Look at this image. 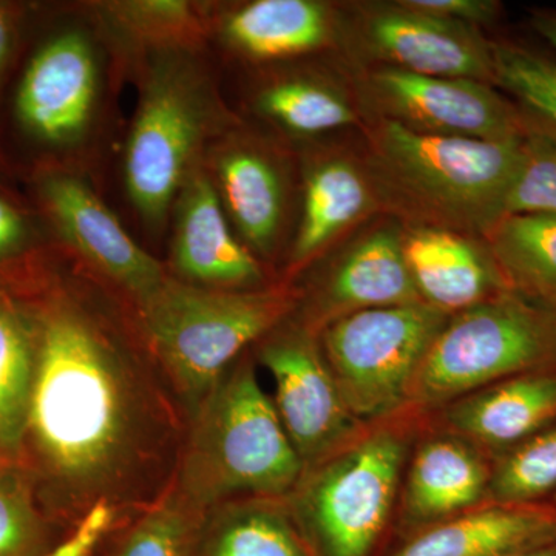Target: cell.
I'll list each match as a JSON object with an SVG mask.
<instances>
[{"label": "cell", "mask_w": 556, "mask_h": 556, "mask_svg": "<svg viewBox=\"0 0 556 556\" xmlns=\"http://www.w3.org/2000/svg\"><path fill=\"white\" fill-rule=\"evenodd\" d=\"M38 327L21 463L58 526L100 501L144 511L169 492L182 419L150 356L91 300L42 285L24 292Z\"/></svg>", "instance_id": "cell-1"}, {"label": "cell", "mask_w": 556, "mask_h": 556, "mask_svg": "<svg viewBox=\"0 0 556 556\" xmlns=\"http://www.w3.org/2000/svg\"><path fill=\"white\" fill-rule=\"evenodd\" d=\"M365 156L383 215L484 239L507 217L522 138L433 137L365 118Z\"/></svg>", "instance_id": "cell-2"}, {"label": "cell", "mask_w": 556, "mask_h": 556, "mask_svg": "<svg viewBox=\"0 0 556 556\" xmlns=\"http://www.w3.org/2000/svg\"><path fill=\"white\" fill-rule=\"evenodd\" d=\"M172 489L207 517L232 497H277L305 470L252 358L237 361L189 420Z\"/></svg>", "instance_id": "cell-3"}, {"label": "cell", "mask_w": 556, "mask_h": 556, "mask_svg": "<svg viewBox=\"0 0 556 556\" xmlns=\"http://www.w3.org/2000/svg\"><path fill=\"white\" fill-rule=\"evenodd\" d=\"M295 306L298 294L285 287L215 291L169 276L134 308L142 345L190 420L248 345Z\"/></svg>", "instance_id": "cell-4"}, {"label": "cell", "mask_w": 556, "mask_h": 556, "mask_svg": "<svg viewBox=\"0 0 556 556\" xmlns=\"http://www.w3.org/2000/svg\"><path fill=\"white\" fill-rule=\"evenodd\" d=\"M149 56L124 149V182L146 228L159 232L208 144L239 123L218 101L197 51H150Z\"/></svg>", "instance_id": "cell-5"}, {"label": "cell", "mask_w": 556, "mask_h": 556, "mask_svg": "<svg viewBox=\"0 0 556 556\" xmlns=\"http://www.w3.org/2000/svg\"><path fill=\"white\" fill-rule=\"evenodd\" d=\"M556 365V313L511 291L452 314L431 343L412 399L447 404L500 380Z\"/></svg>", "instance_id": "cell-6"}, {"label": "cell", "mask_w": 556, "mask_h": 556, "mask_svg": "<svg viewBox=\"0 0 556 556\" xmlns=\"http://www.w3.org/2000/svg\"><path fill=\"white\" fill-rule=\"evenodd\" d=\"M448 314L427 303L358 311L320 329L324 356L356 419L390 415L413 382Z\"/></svg>", "instance_id": "cell-7"}, {"label": "cell", "mask_w": 556, "mask_h": 556, "mask_svg": "<svg viewBox=\"0 0 556 556\" xmlns=\"http://www.w3.org/2000/svg\"><path fill=\"white\" fill-rule=\"evenodd\" d=\"M356 101L365 118L393 121L433 137L508 141L525 137L527 116L492 84L362 67Z\"/></svg>", "instance_id": "cell-8"}, {"label": "cell", "mask_w": 556, "mask_h": 556, "mask_svg": "<svg viewBox=\"0 0 556 556\" xmlns=\"http://www.w3.org/2000/svg\"><path fill=\"white\" fill-rule=\"evenodd\" d=\"M340 38L362 67H391L416 75L492 84V40L479 28L396 2H361L340 16Z\"/></svg>", "instance_id": "cell-9"}, {"label": "cell", "mask_w": 556, "mask_h": 556, "mask_svg": "<svg viewBox=\"0 0 556 556\" xmlns=\"http://www.w3.org/2000/svg\"><path fill=\"white\" fill-rule=\"evenodd\" d=\"M405 459V441L379 431L324 464L300 506L331 556H367L386 526Z\"/></svg>", "instance_id": "cell-10"}, {"label": "cell", "mask_w": 556, "mask_h": 556, "mask_svg": "<svg viewBox=\"0 0 556 556\" xmlns=\"http://www.w3.org/2000/svg\"><path fill=\"white\" fill-rule=\"evenodd\" d=\"M102 89L97 40L86 28H64L28 62L14 101L17 121L47 148H76L98 123Z\"/></svg>", "instance_id": "cell-11"}, {"label": "cell", "mask_w": 556, "mask_h": 556, "mask_svg": "<svg viewBox=\"0 0 556 556\" xmlns=\"http://www.w3.org/2000/svg\"><path fill=\"white\" fill-rule=\"evenodd\" d=\"M257 358L276 386V405L303 466L327 459L353 437L357 419L346 407L313 329L280 324L262 339Z\"/></svg>", "instance_id": "cell-12"}, {"label": "cell", "mask_w": 556, "mask_h": 556, "mask_svg": "<svg viewBox=\"0 0 556 556\" xmlns=\"http://www.w3.org/2000/svg\"><path fill=\"white\" fill-rule=\"evenodd\" d=\"M40 203L61 239L131 305L152 298L169 270L139 247L84 179L49 172L39 179Z\"/></svg>", "instance_id": "cell-13"}, {"label": "cell", "mask_w": 556, "mask_h": 556, "mask_svg": "<svg viewBox=\"0 0 556 556\" xmlns=\"http://www.w3.org/2000/svg\"><path fill=\"white\" fill-rule=\"evenodd\" d=\"M204 164L241 243L258 260L273 257L283 240L291 207L285 160L237 124L208 144Z\"/></svg>", "instance_id": "cell-14"}, {"label": "cell", "mask_w": 556, "mask_h": 556, "mask_svg": "<svg viewBox=\"0 0 556 556\" xmlns=\"http://www.w3.org/2000/svg\"><path fill=\"white\" fill-rule=\"evenodd\" d=\"M169 274L182 283L215 291L266 288L262 262L230 226L203 160L189 172L174 208Z\"/></svg>", "instance_id": "cell-15"}, {"label": "cell", "mask_w": 556, "mask_h": 556, "mask_svg": "<svg viewBox=\"0 0 556 556\" xmlns=\"http://www.w3.org/2000/svg\"><path fill=\"white\" fill-rule=\"evenodd\" d=\"M404 254V225L383 215L336 255L303 325L316 331L358 311L420 303Z\"/></svg>", "instance_id": "cell-16"}, {"label": "cell", "mask_w": 556, "mask_h": 556, "mask_svg": "<svg viewBox=\"0 0 556 556\" xmlns=\"http://www.w3.org/2000/svg\"><path fill=\"white\" fill-rule=\"evenodd\" d=\"M303 199L289 270L300 273L364 219L382 214L364 159L317 152L303 163Z\"/></svg>", "instance_id": "cell-17"}, {"label": "cell", "mask_w": 556, "mask_h": 556, "mask_svg": "<svg viewBox=\"0 0 556 556\" xmlns=\"http://www.w3.org/2000/svg\"><path fill=\"white\" fill-rule=\"evenodd\" d=\"M404 254L422 302L448 316L508 291L484 239L404 225Z\"/></svg>", "instance_id": "cell-18"}, {"label": "cell", "mask_w": 556, "mask_h": 556, "mask_svg": "<svg viewBox=\"0 0 556 556\" xmlns=\"http://www.w3.org/2000/svg\"><path fill=\"white\" fill-rule=\"evenodd\" d=\"M215 31L230 53L268 64L327 49L340 38V14L318 0H254L219 14Z\"/></svg>", "instance_id": "cell-19"}, {"label": "cell", "mask_w": 556, "mask_h": 556, "mask_svg": "<svg viewBox=\"0 0 556 556\" xmlns=\"http://www.w3.org/2000/svg\"><path fill=\"white\" fill-rule=\"evenodd\" d=\"M457 433L486 447H518L556 424V365L530 369L457 399L447 409Z\"/></svg>", "instance_id": "cell-20"}, {"label": "cell", "mask_w": 556, "mask_h": 556, "mask_svg": "<svg viewBox=\"0 0 556 556\" xmlns=\"http://www.w3.org/2000/svg\"><path fill=\"white\" fill-rule=\"evenodd\" d=\"M555 536L552 508L496 504L428 530L396 556H508L547 546Z\"/></svg>", "instance_id": "cell-21"}, {"label": "cell", "mask_w": 556, "mask_h": 556, "mask_svg": "<svg viewBox=\"0 0 556 556\" xmlns=\"http://www.w3.org/2000/svg\"><path fill=\"white\" fill-rule=\"evenodd\" d=\"M252 109L260 118L292 138L320 135L365 123L357 101L316 73H283L255 90Z\"/></svg>", "instance_id": "cell-22"}, {"label": "cell", "mask_w": 556, "mask_h": 556, "mask_svg": "<svg viewBox=\"0 0 556 556\" xmlns=\"http://www.w3.org/2000/svg\"><path fill=\"white\" fill-rule=\"evenodd\" d=\"M490 473L481 456L457 439H430L413 459L405 508L420 521L467 510L489 495Z\"/></svg>", "instance_id": "cell-23"}, {"label": "cell", "mask_w": 556, "mask_h": 556, "mask_svg": "<svg viewBox=\"0 0 556 556\" xmlns=\"http://www.w3.org/2000/svg\"><path fill=\"white\" fill-rule=\"evenodd\" d=\"M38 327L24 292L0 288V459L20 460L35 375Z\"/></svg>", "instance_id": "cell-24"}, {"label": "cell", "mask_w": 556, "mask_h": 556, "mask_svg": "<svg viewBox=\"0 0 556 556\" xmlns=\"http://www.w3.org/2000/svg\"><path fill=\"white\" fill-rule=\"evenodd\" d=\"M508 291L556 313V214H514L485 237Z\"/></svg>", "instance_id": "cell-25"}, {"label": "cell", "mask_w": 556, "mask_h": 556, "mask_svg": "<svg viewBox=\"0 0 556 556\" xmlns=\"http://www.w3.org/2000/svg\"><path fill=\"white\" fill-rule=\"evenodd\" d=\"M105 21L149 51H197L208 31L204 7L182 0H130L102 9Z\"/></svg>", "instance_id": "cell-26"}, {"label": "cell", "mask_w": 556, "mask_h": 556, "mask_svg": "<svg viewBox=\"0 0 556 556\" xmlns=\"http://www.w3.org/2000/svg\"><path fill=\"white\" fill-rule=\"evenodd\" d=\"M60 527L40 504L30 471L20 460L0 459V556H43Z\"/></svg>", "instance_id": "cell-27"}, {"label": "cell", "mask_w": 556, "mask_h": 556, "mask_svg": "<svg viewBox=\"0 0 556 556\" xmlns=\"http://www.w3.org/2000/svg\"><path fill=\"white\" fill-rule=\"evenodd\" d=\"M493 86L556 131V60L514 40H492Z\"/></svg>", "instance_id": "cell-28"}, {"label": "cell", "mask_w": 556, "mask_h": 556, "mask_svg": "<svg viewBox=\"0 0 556 556\" xmlns=\"http://www.w3.org/2000/svg\"><path fill=\"white\" fill-rule=\"evenodd\" d=\"M215 510L201 556H305L287 519L274 508Z\"/></svg>", "instance_id": "cell-29"}, {"label": "cell", "mask_w": 556, "mask_h": 556, "mask_svg": "<svg viewBox=\"0 0 556 556\" xmlns=\"http://www.w3.org/2000/svg\"><path fill=\"white\" fill-rule=\"evenodd\" d=\"M556 492V424L501 455L489 495L501 506H538Z\"/></svg>", "instance_id": "cell-30"}, {"label": "cell", "mask_w": 556, "mask_h": 556, "mask_svg": "<svg viewBox=\"0 0 556 556\" xmlns=\"http://www.w3.org/2000/svg\"><path fill=\"white\" fill-rule=\"evenodd\" d=\"M137 518L116 556H190L204 519L182 503L174 489Z\"/></svg>", "instance_id": "cell-31"}, {"label": "cell", "mask_w": 556, "mask_h": 556, "mask_svg": "<svg viewBox=\"0 0 556 556\" xmlns=\"http://www.w3.org/2000/svg\"><path fill=\"white\" fill-rule=\"evenodd\" d=\"M526 116L522 161L508 197L507 215L556 214V131Z\"/></svg>", "instance_id": "cell-32"}, {"label": "cell", "mask_w": 556, "mask_h": 556, "mask_svg": "<svg viewBox=\"0 0 556 556\" xmlns=\"http://www.w3.org/2000/svg\"><path fill=\"white\" fill-rule=\"evenodd\" d=\"M119 515L118 508L108 501H100L73 526L67 538L43 556H91L102 536L118 521Z\"/></svg>", "instance_id": "cell-33"}, {"label": "cell", "mask_w": 556, "mask_h": 556, "mask_svg": "<svg viewBox=\"0 0 556 556\" xmlns=\"http://www.w3.org/2000/svg\"><path fill=\"white\" fill-rule=\"evenodd\" d=\"M409 9L479 28L495 24L503 5L495 0H404Z\"/></svg>", "instance_id": "cell-34"}, {"label": "cell", "mask_w": 556, "mask_h": 556, "mask_svg": "<svg viewBox=\"0 0 556 556\" xmlns=\"http://www.w3.org/2000/svg\"><path fill=\"white\" fill-rule=\"evenodd\" d=\"M28 223L20 207L0 195V263L16 255L27 244Z\"/></svg>", "instance_id": "cell-35"}, {"label": "cell", "mask_w": 556, "mask_h": 556, "mask_svg": "<svg viewBox=\"0 0 556 556\" xmlns=\"http://www.w3.org/2000/svg\"><path fill=\"white\" fill-rule=\"evenodd\" d=\"M16 42V16L5 3H0V79L9 68Z\"/></svg>", "instance_id": "cell-36"}, {"label": "cell", "mask_w": 556, "mask_h": 556, "mask_svg": "<svg viewBox=\"0 0 556 556\" xmlns=\"http://www.w3.org/2000/svg\"><path fill=\"white\" fill-rule=\"evenodd\" d=\"M530 25L541 39L546 40L556 53V10L535 9L530 11Z\"/></svg>", "instance_id": "cell-37"}, {"label": "cell", "mask_w": 556, "mask_h": 556, "mask_svg": "<svg viewBox=\"0 0 556 556\" xmlns=\"http://www.w3.org/2000/svg\"><path fill=\"white\" fill-rule=\"evenodd\" d=\"M508 556H556V543L547 544V546L532 548V551L519 552V554Z\"/></svg>", "instance_id": "cell-38"}, {"label": "cell", "mask_w": 556, "mask_h": 556, "mask_svg": "<svg viewBox=\"0 0 556 556\" xmlns=\"http://www.w3.org/2000/svg\"><path fill=\"white\" fill-rule=\"evenodd\" d=\"M551 501H552V504H551L552 510H554L556 514V492L554 493V495L551 496Z\"/></svg>", "instance_id": "cell-39"}, {"label": "cell", "mask_w": 556, "mask_h": 556, "mask_svg": "<svg viewBox=\"0 0 556 556\" xmlns=\"http://www.w3.org/2000/svg\"><path fill=\"white\" fill-rule=\"evenodd\" d=\"M555 543H556V536H555Z\"/></svg>", "instance_id": "cell-40"}]
</instances>
